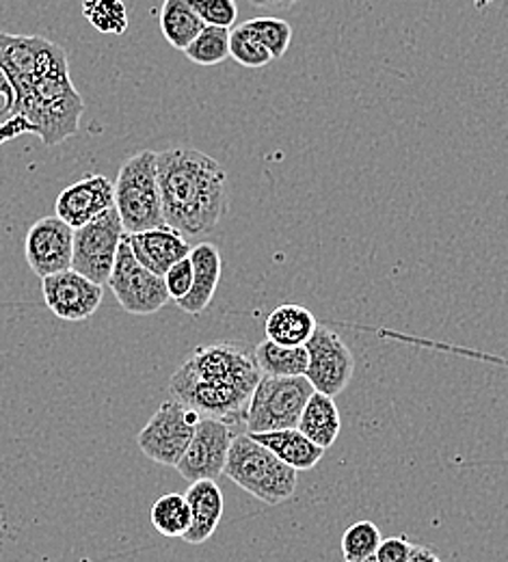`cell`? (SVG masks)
<instances>
[{"label": "cell", "mask_w": 508, "mask_h": 562, "mask_svg": "<svg viewBox=\"0 0 508 562\" xmlns=\"http://www.w3.org/2000/svg\"><path fill=\"white\" fill-rule=\"evenodd\" d=\"M362 562H376V559H374V557H372V559H368V561H362Z\"/></svg>", "instance_id": "cell-38"}, {"label": "cell", "mask_w": 508, "mask_h": 562, "mask_svg": "<svg viewBox=\"0 0 508 562\" xmlns=\"http://www.w3.org/2000/svg\"><path fill=\"white\" fill-rule=\"evenodd\" d=\"M156 173L165 225L189 238L208 236L227 212V171L193 147L156 154Z\"/></svg>", "instance_id": "cell-2"}, {"label": "cell", "mask_w": 508, "mask_h": 562, "mask_svg": "<svg viewBox=\"0 0 508 562\" xmlns=\"http://www.w3.org/2000/svg\"><path fill=\"white\" fill-rule=\"evenodd\" d=\"M414 543L405 537H390L383 539L374 559L376 562H409L411 561Z\"/></svg>", "instance_id": "cell-32"}, {"label": "cell", "mask_w": 508, "mask_h": 562, "mask_svg": "<svg viewBox=\"0 0 508 562\" xmlns=\"http://www.w3.org/2000/svg\"><path fill=\"white\" fill-rule=\"evenodd\" d=\"M184 497L191 506V528L182 539L191 546H202L217 532L225 508L223 492L217 481H195Z\"/></svg>", "instance_id": "cell-18"}, {"label": "cell", "mask_w": 508, "mask_h": 562, "mask_svg": "<svg viewBox=\"0 0 508 562\" xmlns=\"http://www.w3.org/2000/svg\"><path fill=\"white\" fill-rule=\"evenodd\" d=\"M42 292L48 310L57 318L68 323H80L91 318L104 299V290L100 283L87 280L74 269L44 278Z\"/></svg>", "instance_id": "cell-14"}, {"label": "cell", "mask_w": 508, "mask_h": 562, "mask_svg": "<svg viewBox=\"0 0 508 562\" xmlns=\"http://www.w3.org/2000/svg\"><path fill=\"white\" fill-rule=\"evenodd\" d=\"M305 437H309L314 443H318L320 448H331L336 443V439L340 437V412L338 405L331 396L314 392L309 396V401L303 407V414L298 418L296 426Z\"/></svg>", "instance_id": "cell-21"}, {"label": "cell", "mask_w": 508, "mask_h": 562, "mask_svg": "<svg viewBox=\"0 0 508 562\" xmlns=\"http://www.w3.org/2000/svg\"><path fill=\"white\" fill-rule=\"evenodd\" d=\"M314 314L296 303H286L275 307L267 318V340L282 347H305L316 329Z\"/></svg>", "instance_id": "cell-20"}, {"label": "cell", "mask_w": 508, "mask_h": 562, "mask_svg": "<svg viewBox=\"0 0 508 562\" xmlns=\"http://www.w3.org/2000/svg\"><path fill=\"white\" fill-rule=\"evenodd\" d=\"M124 225L120 212L113 206L87 225L74 229L72 269L76 273L84 276L87 280L104 285L124 236Z\"/></svg>", "instance_id": "cell-7"}, {"label": "cell", "mask_w": 508, "mask_h": 562, "mask_svg": "<svg viewBox=\"0 0 508 562\" xmlns=\"http://www.w3.org/2000/svg\"><path fill=\"white\" fill-rule=\"evenodd\" d=\"M223 474L269 506L289 502L298 485L296 470L278 459L249 432L234 435Z\"/></svg>", "instance_id": "cell-4"}, {"label": "cell", "mask_w": 508, "mask_h": 562, "mask_svg": "<svg viewBox=\"0 0 508 562\" xmlns=\"http://www.w3.org/2000/svg\"><path fill=\"white\" fill-rule=\"evenodd\" d=\"M383 541L381 530L368 521L362 519L358 524H353L351 528L345 530L342 535V557L347 562H362L372 559L379 550Z\"/></svg>", "instance_id": "cell-28"}, {"label": "cell", "mask_w": 508, "mask_h": 562, "mask_svg": "<svg viewBox=\"0 0 508 562\" xmlns=\"http://www.w3.org/2000/svg\"><path fill=\"white\" fill-rule=\"evenodd\" d=\"M74 229L55 216L35 221L24 240V256L37 278L72 269Z\"/></svg>", "instance_id": "cell-13"}, {"label": "cell", "mask_w": 508, "mask_h": 562, "mask_svg": "<svg viewBox=\"0 0 508 562\" xmlns=\"http://www.w3.org/2000/svg\"><path fill=\"white\" fill-rule=\"evenodd\" d=\"M131 249L139 265L154 276H165L176 262L191 254L189 240L169 225H158L146 232L128 234Z\"/></svg>", "instance_id": "cell-16"}, {"label": "cell", "mask_w": 508, "mask_h": 562, "mask_svg": "<svg viewBox=\"0 0 508 562\" xmlns=\"http://www.w3.org/2000/svg\"><path fill=\"white\" fill-rule=\"evenodd\" d=\"M11 111L13 115H22L31 124L33 135L48 147L74 137L84 113V100L74 87L70 64L44 74L18 93Z\"/></svg>", "instance_id": "cell-3"}, {"label": "cell", "mask_w": 508, "mask_h": 562, "mask_svg": "<svg viewBox=\"0 0 508 562\" xmlns=\"http://www.w3.org/2000/svg\"><path fill=\"white\" fill-rule=\"evenodd\" d=\"M229 57L249 70L267 68L273 61V55L264 48V44L249 33L242 24L229 31Z\"/></svg>", "instance_id": "cell-27"}, {"label": "cell", "mask_w": 508, "mask_h": 562, "mask_svg": "<svg viewBox=\"0 0 508 562\" xmlns=\"http://www.w3.org/2000/svg\"><path fill=\"white\" fill-rule=\"evenodd\" d=\"M256 441L267 446L278 459L291 465L296 472H307L320 463L325 448L305 437L298 428H284L271 432H249Z\"/></svg>", "instance_id": "cell-19"}, {"label": "cell", "mask_w": 508, "mask_h": 562, "mask_svg": "<svg viewBox=\"0 0 508 562\" xmlns=\"http://www.w3.org/2000/svg\"><path fill=\"white\" fill-rule=\"evenodd\" d=\"M115 209L126 234L165 225L156 173V151L144 149L131 156L115 180Z\"/></svg>", "instance_id": "cell-5"}, {"label": "cell", "mask_w": 508, "mask_h": 562, "mask_svg": "<svg viewBox=\"0 0 508 562\" xmlns=\"http://www.w3.org/2000/svg\"><path fill=\"white\" fill-rule=\"evenodd\" d=\"M113 206L115 184L102 173H89L61 191L57 198V216L76 229Z\"/></svg>", "instance_id": "cell-15"}, {"label": "cell", "mask_w": 508, "mask_h": 562, "mask_svg": "<svg viewBox=\"0 0 508 562\" xmlns=\"http://www.w3.org/2000/svg\"><path fill=\"white\" fill-rule=\"evenodd\" d=\"M258 9H271V11H286L294 7L298 0H249Z\"/></svg>", "instance_id": "cell-35"}, {"label": "cell", "mask_w": 508, "mask_h": 562, "mask_svg": "<svg viewBox=\"0 0 508 562\" xmlns=\"http://www.w3.org/2000/svg\"><path fill=\"white\" fill-rule=\"evenodd\" d=\"M0 98H2V102H4V106L0 109V115L11 113L13 102H15V95H13V89H11V85H9V80H7V76H4L2 71H0Z\"/></svg>", "instance_id": "cell-34"}, {"label": "cell", "mask_w": 508, "mask_h": 562, "mask_svg": "<svg viewBox=\"0 0 508 562\" xmlns=\"http://www.w3.org/2000/svg\"><path fill=\"white\" fill-rule=\"evenodd\" d=\"M193 7L208 26L232 29L238 18L236 0H193Z\"/></svg>", "instance_id": "cell-30"}, {"label": "cell", "mask_w": 508, "mask_h": 562, "mask_svg": "<svg viewBox=\"0 0 508 562\" xmlns=\"http://www.w3.org/2000/svg\"><path fill=\"white\" fill-rule=\"evenodd\" d=\"M242 26L264 44V48L273 55V61L282 59L289 53L292 42V26L286 20H282V18H253V20L242 22Z\"/></svg>", "instance_id": "cell-29"}, {"label": "cell", "mask_w": 508, "mask_h": 562, "mask_svg": "<svg viewBox=\"0 0 508 562\" xmlns=\"http://www.w3.org/2000/svg\"><path fill=\"white\" fill-rule=\"evenodd\" d=\"M234 432L229 424L215 418H200L193 439L178 461L176 470L189 483L217 481L223 476Z\"/></svg>", "instance_id": "cell-12"}, {"label": "cell", "mask_w": 508, "mask_h": 562, "mask_svg": "<svg viewBox=\"0 0 508 562\" xmlns=\"http://www.w3.org/2000/svg\"><path fill=\"white\" fill-rule=\"evenodd\" d=\"M409 562H441L436 552L431 548H425V546H414L411 550V561Z\"/></svg>", "instance_id": "cell-36"}, {"label": "cell", "mask_w": 508, "mask_h": 562, "mask_svg": "<svg viewBox=\"0 0 508 562\" xmlns=\"http://www.w3.org/2000/svg\"><path fill=\"white\" fill-rule=\"evenodd\" d=\"M312 394L314 387L305 376H262L249 401L247 432L296 428Z\"/></svg>", "instance_id": "cell-6"}, {"label": "cell", "mask_w": 508, "mask_h": 562, "mask_svg": "<svg viewBox=\"0 0 508 562\" xmlns=\"http://www.w3.org/2000/svg\"><path fill=\"white\" fill-rule=\"evenodd\" d=\"M229 31L223 26H204L202 33L182 50L189 61L202 68H215L229 57Z\"/></svg>", "instance_id": "cell-25"}, {"label": "cell", "mask_w": 508, "mask_h": 562, "mask_svg": "<svg viewBox=\"0 0 508 562\" xmlns=\"http://www.w3.org/2000/svg\"><path fill=\"white\" fill-rule=\"evenodd\" d=\"M29 133H33L31 124H29L22 115H13L11 120H7V122L0 124V143L15 139V137H20V135H29Z\"/></svg>", "instance_id": "cell-33"}, {"label": "cell", "mask_w": 508, "mask_h": 562, "mask_svg": "<svg viewBox=\"0 0 508 562\" xmlns=\"http://www.w3.org/2000/svg\"><path fill=\"white\" fill-rule=\"evenodd\" d=\"M151 526L167 539H182L191 528V506L184 495L167 493L151 504Z\"/></svg>", "instance_id": "cell-24"}, {"label": "cell", "mask_w": 508, "mask_h": 562, "mask_svg": "<svg viewBox=\"0 0 508 562\" xmlns=\"http://www.w3.org/2000/svg\"><path fill=\"white\" fill-rule=\"evenodd\" d=\"M82 15L104 35H122L128 29V9L124 0H82Z\"/></svg>", "instance_id": "cell-26"}, {"label": "cell", "mask_w": 508, "mask_h": 562, "mask_svg": "<svg viewBox=\"0 0 508 562\" xmlns=\"http://www.w3.org/2000/svg\"><path fill=\"white\" fill-rule=\"evenodd\" d=\"M256 361L262 376H305L307 349L305 347H282L264 340L256 347Z\"/></svg>", "instance_id": "cell-23"}, {"label": "cell", "mask_w": 508, "mask_h": 562, "mask_svg": "<svg viewBox=\"0 0 508 562\" xmlns=\"http://www.w3.org/2000/svg\"><path fill=\"white\" fill-rule=\"evenodd\" d=\"M191 265H193V285L189 294L178 303V307L187 314L200 316L206 312V307L213 303L215 292H217L218 281H221V271H223V260L221 251L213 243H200L191 247Z\"/></svg>", "instance_id": "cell-17"}, {"label": "cell", "mask_w": 508, "mask_h": 562, "mask_svg": "<svg viewBox=\"0 0 508 562\" xmlns=\"http://www.w3.org/2000/svg\"><path fill=\"white\" fill-rule=\"evenodd\" d=\"M200 418L202 416L184 403L176 398L165 401L139 432V450L154 463L176 468L193 439Z\"/></svg>", "instance_id": "cell-8"}, {"label": "cell", "mask_w": 508, "mask_h": 562, "mask_svg": "<svg viewBox=\"0 0 508 562\" xmlns=\"http://www.w3.org/2000/svg\"><path fill=\"white\" fill-rule=\"evenodd\" d=\"M106 283L111 285L117 303L128 314H135V316L156 314L171 301L165 280L147 271L146 267L139 265V260L135 258L128 243V234L122 236L117 258Z\"/></svg>", "instance_id": "cell-9"}, {"label": "cell", "mask_w": 508, "mask_h": 562, "mask_svg": "<svg viewBox=\"0 0 508 562\" xmlns=\"http://www.w3.org/2000/svg\"><path fill=\"white\" fill-rule=\"evenodd\" d=\"M158 24L165 40L178 50H184L206 26L193 7V0H165Z\"/></svg>", "instance_id": "cell-22"}, {"label": "cell", "mask_w": 508, "mask_h": 562, "mask_svg": "<svg viewBox=\"0 0 508 562\" xmlns=\"http://www.w3.org/2000/svg\"><path fill=\"white\" fill-rule=\"evenodd\" d=\"M165 285H167V292L173 301H180L189 294L191 285H193V265H191V258H182L180 262H176L165 276Z\"/></svg>", "instance_id": "cell-31"}, {"label": "cell", "mask_w": 508, "mask_h": 562, "mask_svg": "<svg viewBox=\"0 0 508 562\" xmlns=\"http://www.w3.org/2000/svg\"><path fill=\"white\" fill-rule=\"evenodd\" d=\"M307 370L305 379L314 392L336 398L347 390L355 372V357L347 342L329 327L316 325L312 338L305 342Z\"/></svg>", "instance_id": "cell-11"}, {"label": "cell", "mask_w": 508, "mask_h": 562, "mask_svg": "<svg viewBox=\"0 0 508 562\" xmlns=\"http://www.w3.org/2000/svg\"><path fill=\"white\" fill-rule=\"evenodd\" d=\"M260 379L256 352L247 345L215 342L197 347L184 359L169 381V394L202 418L245 424Z\"/></svg>", "instance_id": "cell-1"}, {"label": "cell", "mask_w": 508, "mask_h": 562, "mask_svg": "<svg viewBox=\"0 0 508 562\" xmlns=\"http://www.w3.org/2000/svg\"><path fill=\"white\" fill-rule=\"evenodd\" d=\"M59 66H68V55L55 42L39 35L0 33V71L7 76L13 95Z\"/></svg>", "instance_id": "cell-10"}, {"label": "cell", "mask_w": 508, "mask_h": 562, "mask_svg": "<svg viewBox=\"0 0 508 562\" xmlns=\"http://www.w3.org/2000/svg\"><path fill=\"white\" fill-rule=\"evenodd\" d=\"M489 2H496V0H476V4H478V7H483V4H489Z\"/></svg>", "instance_id": "cell-37"}]
</instances>
